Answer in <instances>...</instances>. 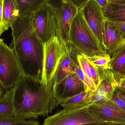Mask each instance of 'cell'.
<instances>
[{
  "label": "cell",
  "mask_w": 125,
  "mask_h": 125,
  "mask_svg": "<svg viewBox=\"0 0 125 125\" xmlns=\"http://www.w3.org/2000/svg\"><path fill=\"white\" fill-rule=\"evenodd\" d=\"M114 125L104 120L93 112L89 106L63 109L47 117L42 125H79L82 124Z\"/></svg>",
  "instance_id": "cell-4"
},
{
  "label": "cell",
  "mask_w": 125,
  "mask_h": 125,
  "mask_svg": "<svg viewBox=\"0 0 125 125\" xmlns=\"http://www.w3.org/2000/svg\"><path fill=\"white\" fill-rule=\"evenodd\" d=\"M86 57L90 63L95 67L101 68L105 69L109 68V65L111 61V57L108 54L100 56Z\"/></svg>",
  "instance_id": "cell-20"
},
{
  "label": "cell",
  "mask_w": 125,
  "mask_h": 125,
  "mask_svg": "<svg viewBox=\"0 0 125 125\" xmlns=\"http://www.w3.org/2000/svg\"><path fill=\"white\" fill-rule=\"evenodd\" d=\"M55 97L59 103L85 90L84 84L75 73L71 74L53 87Z\"/></svg>",
  "instance_id": "cell-11"
},
{
  "label": "cell",
  "mask_w": 125,
  "mask_h": 125,
  "mask_svg": "<svg viewBox=\"0 0 125 125\" xmlns=\"http://www.w3.org/2000/svg\"><path fill=\"white\" fill-rule=\"evenodd\" d=\"M3 42V39H1V38H0V45L1 44V43L2 42Z\"/></svg>",
  "instance_id": "cell-35"
},
{
  "label": "cell",
  "mask_w": 125,
  "mask_h": 125,
  "mask_svg": "<svg viewBox=\"0 0 125 125\" xmlns=\"http://www.w3.org/2000/svg\"><path fill=\"white\" fill-rule=\"evenodd\" d=\"M96 0L102 9H103L105 6L108 1L107 0Z\"/></svg>",
  "instance_id": "cell-30"
},
{
  "label": "cell",
  "mask_w": 125,
  "mask_h": 125,
  "mask_svg": "<svg viewBox=\"0 0 125 125\" xmlns=\"http://www.w3.org/2000/svg\"><path fill=\"white\" fill-rule=\"evenodd\" d=\"M4 90L0 84V98L1 97L4 93Z\"/></svg>",
  "instance_id": "cell-32"
},
{
  "label": "cell",
  "mask_w": 125,
  "mask_h": 125,
  "mask_svg": "<svg viewBox=\"0 0 125 125\" xmlns=\"http://www.w3.org/2000/svg\"><path fill=\"white\" fill-rule=\"evenodd\" d=\"M67 51L56 37L44 44L42 81L45 86L53 87V80L59 62Z\"/></svg>",
  "instance_id": "cell-8"
},
{
  "label": "cell",
  "mask_w": 125,
  "mask_h": 125,
  "mask_svg": "<svg viewBox=\"0 0 125 125\" xmlns=\"http://www.w3.org/2000/svg\"><path fill=\"white\" fill-rule=\"evenodd\" d=\"M3 16L10 26L19 17L14 0H4L3 7Z\"/></svg>",
  "instance_id": "cell-18"
},
{
  "label": "cell",
  "mask_w": 125,
  "mask_h": 125,
  "mask_svg": "<svg viewBox=\"0 0 125 125\" xmlns=\"http://www.w3.org/2000/svg\"><path fill=\"white\" fill-rule=\"evenodd\" d=\"M15 118H17L15 111L12 90H6L0 98V120Z\"/></svg>",
  "instance_id": "cell-14"
},
{
  "label": "cell",
  "mask_w": 125,
  "mask_h": 125,
  "mask_svg": "<svg viewBox=\"0 0 125 125\" xmlns=\"http://www.w3.org/2000/svg\"><path fill=\"white\" fill-rule=\"evenodd\" d=\"M71 2L77 7L78 10L81 9L88 0H71Z\"/></svg>",
  "instance_id": "cell-29"
},
{
  "label": "cell",
  "mask_w": 125,
  "mask_h": 125,
  "mask_svg": "<svg viewBox=\"0 0 125 125\" xmlns=\"http://www.w3.org/2000/svg\"><path fill=\"white\" fill-rule=\"evenodd\" d=\"M120 76H125V64L123 67L120 72L118 74Z\"/></svg>",
  "instance_id": "cell-31"
},
{
  "label": "cell",
  "mask_w": 125,
  "mask_h": 125,
  "mask_svg": "<svg viewBox=\"0 0 125 125\" xmlns=\"http://www.w3.org/2000/svg\"><path fill=\"white\" fill-rule=\"evenodd\" d=\"M79 125H108L104 124H82Z\"/></svg>",
  "instance_id": "cell-33"
},
{
  "label": "cell",
  "mask_w": 125,
  "mask_h": 125,
  "mask_svg": "<svg viewBox=\"0 0 125 125\" xmlns=\"http://www.w3.org/2000/svg\"><path fill=\"white\" fill-rule=\"evenodd\" d=\"M102 9L107 20L125 21V0H108Z\"/></svg>",
  "instance_id": "cell-13"
},
{
  "label": "cell",
  "mask_w": 125,
  "mask_h": 125,
  "mask_svg": "<svg viewBox=\"0 0 125 125\" xmlns=\"http://www.w3.org/2000/svg\"><path fill=\"white\" fill-rule=\"evenodd\" d=\"M80 54L75 48L71 45L59 62L53 80V87L69 75L75 73V70L79 64L77 57Z\"/></svg>",
  "instance_id": "cell-12"
},
{
  "label": "cell",
  "mask_w": 125,
  "mask_h": 125,
  "mask_svg": "<svg viewBox=\"0 0 125 125\" xmlns=\"http://www.w3.org/2000/svg\"><path fill=\"white\" fill-rule=\"evenodd\" d=\"M92 92L85 90L73 97L61 101L59 104L63 109L80 106H89V101Z\"/></svg>",
  "instance_id": "cell-17"
},
{
  "label": "cell",
  "mask_w": 125,
  "mask_h": 125,
  "mask_svg": "<svg viewBox=\"0 0 125 125\" xmlns=\"http://www.w3.org/2000/svg\"><path fill=\"white\" fill-rule=\"evenodd\" d=\"M77 57L82 69L86 75L92 80V77L90 71V66L89 60L85 56L81 54H79Z\"/></svg>",
  "instance_id": "cell-25"
},
{
  "label": "cell",
  "mask_w": 125,
  "mask_h": 125,
  "mask_svg": "<svg viewBox=\"0 0 125 125\" xmlns=\"http://www.w3.org/2000/svg\"><path fill=\"white\" fill-rule=\"evenodd\" d=\"M17 118L35 119L51 113L59 105L53 87H47L39 79L23 76L12 89Z\"/></svg>",
  "instance_id": "cell-2"
},
{
  "label": "cell",
  "mask_w": 125,
  "mask_h": 125,
  "mask_svg": "<svg viewBox=\"0 0 125 125\" xmlns=\"http://www.w3.org/2000/svg\"><path fill=\"white\" fill-rule=\"evenodd\" d=\"M80 10L87 25L103 46V28L106 18L102 8L96 0H88Z\"/></svg>",
  "instance_id": "cell-9"
},
{
  "label": "cell",
  "mask_w": 125,
  "mask_h": 125,
  "mask_svg": "<svg viewBox=\"0 0 125 125\" xmlns=\"http://www.w3.org/2000/svg\"><path fill=\"white\" fill-rule=\"evenodd\" d=\"M91 111L105 121L113 124L125 123V111L111 100L90 106Z\"/></svg>",
  "instance_id": "cell-10"
},
{
  "label": "cell",
  "mask_w": 125,
  "mask_h": 125,
  "mask_svg": "<svg viewBox=\"0 0 125 125\" xmlns=\"http://www.w3.org/2000/svg\"><path fill=\"white\" fill-rule=\"evenodd\" d=\"M113 24L119 32L122 40L125 37V21H117L108 20Z\"/></svg>",
  "instance_id": "cell-27"
},
{
  "label": "cell",
  "mask_w": 125,
  "mask_h": 125,
  "mask_svg": "<svg viewBox=\"0 0 125 125\" xmlns=\"http://www.w3.org/2000/svg\"><path fill=\"white\" fill-rule=\"evenodd\" d=\"M116 81V87L125 94V76H120Z\"/></svg>",
  "instance_id": "cell-28"
},
{
  "label": "cell",
  "mask_w": 125,
  "mask_h": 125,
  "mask_svg": "<svg viewBox=\"0 0 125 125\" xmlns=\"http://www.w3.org/2000/svg\"><path fill=\"white\" fill-rule=\"evenodd\" d=\"M125 49V37L114 45L111 49L108 50V54L109 56H112L109 66L113 63L116 58Z\"/></svg>",
  "instance_id": "cell-21"
},
{
  "label": "cell",
  "mask_w": 125,
  "mask_h": 125,
  "mask_svg": "<svg viewBox=\"0 0 125 125\" xmlns=\"http://www.w3.org/2000/svg\"><path fill=\"white\" fill-rule=\"evenodd\" d=\"M103 37V47L106 51L122 40L115 26L106 19L104 22Z\"/></svg>",
  "instance_id": "cell-15"
},
{
  "label": "cell",
  "mask_w": 125,
  "mask_h": 125,
  "mask_svg": "<svg viewBox=\"0 0 125 125\" xmlns=\"http://www.w3.org/2000/svg\"><path fill=\"white\" fill-rule=\"evenodd\" d=\"M33 24L36 33L43 44L58 37L57 20L55 10L49 0L33 14Z\"/></svg>",
  "instance_id": "cell-6"
},
{
  "label": "cell",
  "mask_w": 125,
  "mask_h": 125,
  "mask_svg": "<svg viewBox=\"0 0 125 125\" xmlns=\"http://www.w3.org/2000/svg\"><path fill=\"white\" fill-rule=\"evenodd\" d=\"M55 10L57 20L58 37L67 51L71 47L70 33L71 24L78 12L71 0H49Z\"/></svg>",
  "instance_id": "cell-7"
},
{
  "label": "cell",
  "mask_w": 125,
  "mask_h": 125,
  "mask_svg": "<svg viewBox=\"0 0 125 125\" xmlns=\"http://www.w3.org/2000/svg\"><path fill=\"white\" fill-rule=\"evenodd\" d=\"M4 1V0H0V36L10 27L9 25L4 17L3 12Z\"/></svg>",
  "instance_id": "cell-26"
},
{
  "label": "cell",
  "mask_w": 125,
  "mask_h": 125,
  "mask_svg": "<svg viewBox=\"0 0 125 125\" xmlns=\"http://www.w3.org/2000/svg\"><path fill=\"white\" fill-rule=\"evenodd\" d=\"M23 76L14 51L2 42L0 45V84L5 91L11 90Z\"/></svg>",
  "instance_id": "cell-5"
},
{
  "label": "cell",
  "mask_w": 125,
  "mask_h": 125,
  "mask_svg": "<svg viewBox=\"0 0 125 125\" xmlns=\"http://www.w3.org/2000/svg\"><path fill=\"white\" fill-rule=\"evenodd\" d=\"M33 14L19 16L11 25L12 40L9 47L14 51L24 75L42 81L44 44L34 27Z\"/></svg>",
  "instance_id": "cell-1"
},
{
  "label": "cell",
  "mask_w": 125,
  "mask_h": 125,
  "mask_svg": "<svg viewBox=\"0 0 125 125\" xmlns=\"http://www.w3.org/2000/svg\"><path fill=\"white\" fill-rule=\"evenodd\" d=\"M19 16L33 14L47 0H14Z\"/></svg>",
  "instance_id": "cell-16"
},
{
  "label": "cell",
  "mask_w": 125,
  "mask_h": 125,
  "mask_svg": "<svg viewBox=\"0 0 125 125\" xmlns=\"http://www.w3.org/2000/svg\"><path fill=\"white\" fill-rule=\"evenodd\" d=\"M111 100L125 111V94L116 87L115 89Z\"/></svg>",
  "instance_id": "cell-24"
},
{
  "label": "cell",
  "mask_w": 125,
  "mask_h": 125,
  "mask_svg": "<svg viewBox=\"0 0 125 125\" xmlns=\"http://www.w3.org/2000/svg\"><path fill=\"white\" fill-rule=\"evenodd\" d=\"M0 125H40L35 119L23 120L15 119L0 120Z\"/></svg>",
  "instance_id": "cell-22"
},
{
  "label": "cell",
  "mask_w": 125,
  "mask_h": 125,
  "mask_svg": "<svg viewBox=\"0 0 125 125\" xmlns=\"http://www.w3.org/2000/svg\"><path fill=\"white\" fill-rule=\"evenodd\" d=\"M125 125V123H120V124H114V125Z\"/></svg>",
  "instance_id": "cell-34"
},
{
  "label": "cell",
  "mask_w": 125,
  "mask_h": 125,
  "mask_svg": "<svg viewBox=\"0 0 125 125\" xmlns=\"http://www.w3.org/2000/svg\"><path fill=\"white\" fill-rule=\"evenodd\" d=\"M125 64V49L116 58L113 63L109 65L112 70L118 75Z\"/></svg>",
  "instance_id": "cell-23"
},
{
  "label": "cell",
  "mask_w": 125,
  "mask_h": 125,
  "mask_svg": "<svg viewBox=\"0 0 125 125\" xmlns=\"http://www.w3.org/2000/svg\"><path fill=\"white\" fill-rule=\"evenodd\" d=\"M76 74L80 80L84 84L85 90L91 92H95L97 88L93 81L86 75L80 65H78L75 70Z\"/></svg>",
  "instance_id": "cell-19"
},
{
  "label": "cell",
  "mask_w": 125,
  "mask_h": 125,
  "mask_svg": "<svg viewBox=\"0 0 125 125\" xmlns=\"http://www.w3.org/2000/svg\"><path fill=\"white\" fill-rule=\"evenodd\" d=\"M70 40V45L86 57L108 54L87 25L80 10H78L71 24Z\"/></svg>",
  "instance_id": "cell-3"
}]
</instances>
